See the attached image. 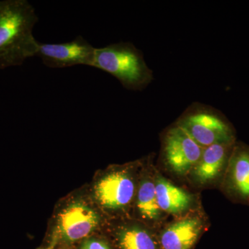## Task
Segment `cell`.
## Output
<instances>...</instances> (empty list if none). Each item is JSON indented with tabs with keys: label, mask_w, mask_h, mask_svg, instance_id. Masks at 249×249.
Returning a JSON list of instances; mask_svg holds the SVG:
<instances>
[{
	"label": "cell",
	"mask_w": 249,
	"mask_h": 249,
	"mask_svg": "<svg viewBox=\"0 0 249 249\" xmlns=\"http://www.w3.org/2000/svg\"><path fill=\"white\" fill-rule=\"evenodd\" d=\"M38 20L27 0L0 1V70L19 66L36 56L40 42L34 29Z\"/></svg>",
	"instance_id": "obj_1"
},
{
	"label": "cell",
	"mask_w": 249,
	"mask_h": 249,
	"mask_svg": "<svg viewBox=\"0 0 249 249\" xmlns=\"http://www.w3.org/2000/svg\"><path fill=\"white\" fill-rule=\"evenodd\" d=\"M92 67L115 77L124 88L132 91H142L153 80L142 52L130 42L96 48Z\"/></svg>",
	"instance_id": "obj_2"
},
{
	"label": "cell",
	"mask_w": 249,
	"mask_h": 249,
	"mask_svg": "<svg viewBox=\"0 0 249 249\" xmlns=\"http://www.w3.org/2000/svg\"><path fill=\"white\" fill-rule=\"evenodd\" d=\"M181 127L203 148L215 144H234L231 126L213 107L195 103L178 119Z\"/></svg>",
	"instance_id": "obj_3"
},
{
	"label": "cell",
	"mask_w": 249,
	"mask_h": 249,
	"mask_svg": "<svg viewBox=\"0 0 249 249\" xmlns=\"http://www.w3.org/2000/svg\"><path fill=\"white\" fill-rule=\"evenodd\" d=\"M204 148L178 124L166 131L163 139L165 163L173 173L184 176L191 173L200 160Z\"/></svg>",
	"instance_id": "obj_4"
},
{
	"label": "cell",
	"mask_w": 249,
	"mask_h": 249,
	"mask_svg": "<svg viewBox=\"0 0 249 249\" xmlns=\"http://www.w3.org/2000/svg\"><path fill=\"white\" fill-rule=\"evenodd\" d=\"M95 51L88 40L81 36L74 40L60 44L39 43L36 56L45 66L52 69H62L76 65L92 67Z\"/></svg>",
	"instance_id": "obj_5"
},
{
	"label": "cell",
	"mask_w": 249,
	"mask_h": 249,
	"mask_svg": "<svg viewBox=\"0 0 249 249\" xmlns=\"http://www.w3.org/2000/svg\"><path fill=\"white\" fill-rule=\"evenodd\" d=\"M135 192L133 179L122 171L108 174L95 186V196L100 204L109 209L125 207Z\"/></svg>",
	"instance_id": "obj_6"
},
{
	"label": "cell",
	"mask_w": 249,
	"mask_h": 249,
	"mask_svg": "<svg viewBox=\"0 0 249 249\" xmlns=\"http://www.w3.org/2000/svg\"><path fill=\"white\" fill-rule=\"evenodd\" d=\"M97 213L86 205L75 203L60 213L58 229L60 235L67 242L80 240L89 235L98 224Z\"/></svg>",
	"instance_id": "obj_7"
},
{
	"label": "cell",
	"mask_w": 249,
	"mask_h": 249,
	"mask_svg": "<svg viewBox=\"0 0 249 249\" xmlns=\"http://www.w3.org/2000/svg\"><path fill=\"white\" fill-rule=\"evenodd\" d=\"M229 193L242 201H249V147L233 145L228 161L225 178Z\"/></svg>",
	"instance_id": "obj_8"
},
{
	"label": "cell",
	"mask_w": 249,
	"mask_h": 249,
	"mask_svg": "<svg viewBox=\"0 0 249 249\" xmlns=\"http://www.w3.org/2000/svg\"><path fill=\"white\" fill-rule=\"evenodd\" d=\"M234 144H215L204 149L200 160L191 172L200 183L214 181L228 164Z\"/></svg>",
	"instance_id": "obj_9"
},
{
	"label": "cell",
	"mask_w": 249,
	"mask_h": 249,
	"mask_svg": "<svg viewBox=\"0 0 249 249\" xmlns=\"http://www.w3.org/2000/svg\"><path fill=\"white\" fill-rule=\"evenodd\" d=\"M202 229L197 217L178 221L166 228L160 236L163 249H191L196 243Z\"/></svg>",
	"instance_id": "obj_10"
},
{
	"label": "cell",
	"mask_w": 249,
	"mask_h": 249,
	"mask_svg": "<svg viewBox=\"0 0 249 249\" xmlns=\"http://www.w3.org/2000/svg\"><path fill=\"white\" fill-rule=\"evenodd\" d=\"M156 195L159 206L163 212L179 214L184 212L192 204V196L184 190L168 180L158 177L155 181Z\"/></svg>",
	"instance_id": "obj_11"
},
{
	"label": "cell",
	"mask_w": 249,
	"mask_h": 249,
	"mask_svg": "<svg viewBox=\"0 0 249 249\" xmlns=\"http://www.w3.org/2000/svg\"><path fill=\"white\" fill-rule=\"evenodd\" d=\"M137 203L139 213L147 220L157 221L161 217L163 211L159 206L155 184L151 180H144L141 183Z\"/></svg>",
	"instance_id": "obj_12"
},
{
	"label": "cell",
	"mask_w": 249,
	"mask_h": 249,
	"mask_svg": "<svg viewBox=\"0 0 249 249\" xmlns=\"http://www.w3.org/2000/svg\"><path fill=\"white\" fill-rule=\"evenodd\" d=\"M119 244L121 249H157L150 234L138 227L127 228L121 231Z\"/></svg>",
	"instance_id": "obj_13"
},
{
	"label": "cell",
	"mask_w": 249,
	"mask_h": 249,
	"mask_svg": "<svg viewBox=\"0 0 249 249\" xmlns=\"http://www.w3.org/2000/svg\"><path fill=\"white\" fill-rule=\"evenodd\" d=\"M81 249H111L107 244L101 240L91 239L85 241L82 245Z\"/></svg>",
	"instance_id": "obj_14"
},
{
	"label": "cell",
	"mask_w": 249,
	"mask_h": 249,
	"mask_svg": "<svg viewBox=\"0 0 249 249\" xmlns=\"http://www.w3.org/2000/svg\"><path fill=\"white\" fill-rule=\"evenodd\" d=\"M54 243H55V242H53V245H51L50 247H48V248H46V249H53V248H54Z\"/></svg>",
	"instance_id": "obj_15"
}]
</instances>
